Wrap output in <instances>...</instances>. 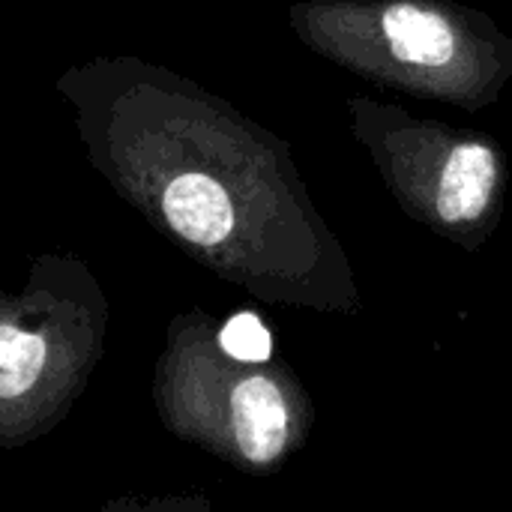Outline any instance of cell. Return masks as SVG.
<instances>
[{"label": "cell", "instance_id": "8992f818", "mask_svg": "<svg viewBox=\"0 0 512 512\" xmlns=\"http://www.w3.org/2000/svg\"><path fill=\"white\" fill-rule=\"evenodd\" d=\"M222 351L240 363H264L270 357V333L264 330V324L243 312V315H234L225 330H222Z\"/></svg>", "mask_w": 512, "mask_h": 512}, {"label": "cell", "instance_id": "3957f363", "mask_svg": "<svg viewBox=\"0 0 512 512\" xmlns=\"http://www.w3.org/2000/svg\"><path fill=\"white\" fill-rule=\"evenodd\" d=\"M492 180H495L492 153L480 144L459 147L450 156L444 177H441V195H438L441 216L447 222L477 219L489 204Z\"/></svg>", "mask_w": 512, "mask_h": 512}, {"label": "cell", "instance_id": "7a4b0ae2", "mask_svg": "<svg viewBox=\"0 0 512 512\" xmlns=\"http://www.w3.org/2000/svg\"><path fill=\"white\" fill-rule=\"evenodd\" d=\"M234 435L243 456L255 465L273 462L288 438V411L267 378H249L234 390Z\"/></svg>", "mask_w": 512, "mask_h": 512}, {"label": "cell", "instance_id": "277c9868", "mask_svg": "<svg viewBox=\"0 0 512 512\" xmlns=\"http://www.w3.org/2000/svg\"><path fill=\"white\" fill-rule=\"evenodd\" d=\"M384 33L396 57L423 66H441L453 57V33L435 12L417 6H393L384 15Z\"/></svg>", "mask_w": 512, "mask_h": 512}, {"label": "cell", "instance_id": "52a82bcc", "mask_svg": "<svg viewBox=\"0 0 512 512\" xmlns=\"http://www.w3.org/2000/svg\"><path fill=\"white\" fill-rule=\"evenodd\" d=\"M15 327H9V324H0V366H3V360H6V354H9V348H12V339H15Z\"/></svg>", "mask_w": 512, "mask_h": 512}, {"label": "cell", "instance_id": "5b68a950", "mask_svg": "<svg viewBox=\"0 0 512 512\" xmlns=\"http://www.w3.org/2000/svg\"><path fill=\"white\" fill-rule=\"evenodd\" d=\"M42 363H45V339L18 330L12 339V348L0 366V396L12 399V396L27 393L33 387V381L39 378Z\"/></svg>", "mask_w": 512, "mask_h": 512}, {"label": "cell", "instance_id": "6da1fadb", "mask_svg": "<svg viewBox=\"0 0 512 512\" xmlns=\"http://www.w3.org/2000/svg\"><path fill=\"white\" fill-rule=\"evenodd\" d=\"M165 216L171 228L195 246L222 243L234 225L225 189L204 174H183L165 189Z\"/></svg>", "mask_w": 512, "mask_h": 512}]
</instances>
